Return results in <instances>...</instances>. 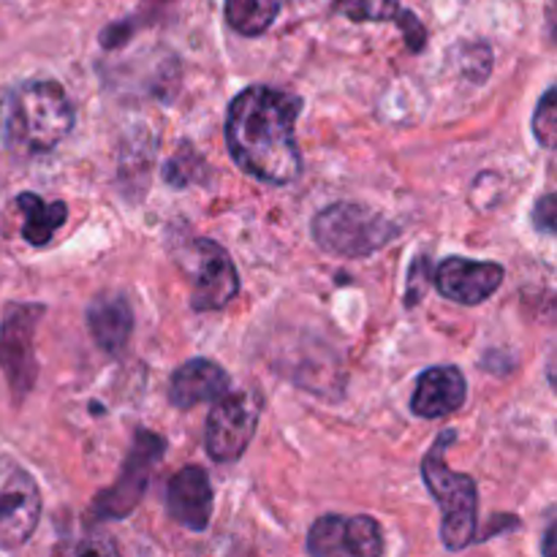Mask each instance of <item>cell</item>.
<instances>
[{"label": "cell", "instance_id": "6da1fadb", "mask_svg": "<svg viewBox=\"0 0 557 557\" xmlns=\"http://www.w3.org/2000/svg\"><path fill=\"white\" fill-rule=\"evenodd\" d=\"M302 101L267 85L245 87L226 112L228 156L250 177L267 185H288L302 174L297 117Z\"/></svg>", "mask_w": 557, "mask_h": 557}, {"label": "cell", "instance_id": "7a4b0ae2", "mask_svg": "<svg viewBox=\"0 0 557 557\" xmlns=\"http://www.w3.org/2000/svg\"><path fill=\"white\" fill-rule=\"evenodd\" d=\"M74 128V107L63 85L52 79H30L14 90L5 117V136L14 150L41 156L63 145Z\"/></svg>", "mask_w": 557, "mask_h": 557}, {"label": "cell", "instance_id": "3957f363", "mask_svg": "<svg viewBox=\"0 0 557 557\" xmlns=\"http://www.w3.org/2000/svg\"><path fill=\"white\" fill-rule=\"evenodd\" d=\"M455 430H444L433 444L430 455L422 460V479L433 493L435 504L444 511L441 520V542L451 553L471 547L476 539V511L479 493L476 482L468 473H457L446 466V446L455 444Z\"/></svg>", "mask_w": 557, "mask_h": 557}, {"label": "cell", "instance_id": "277c9868", "mask_svg": "<svg viewBox=\"0 0 557 557\" xmlns=\"http://www.w3.org/2000/svg\"><path fill=\"white\" fill-rule=\"evenodd\" d=\"M400 237V226L381 212L354 201L330 205L313 218V239L324 253L362 259Z\"/></svg>", "mask_w": 557, "mask_h": 557}, {"label": "cell", "instance_id": "5b68a950", "mask_svg": "<svg viewBox=\"0 0 557 557\" xmlns=\"http://www.w3.org/2000/svg\"><path fill=\"white\" fill-rule=\"evenodd\" d=\"M44 315V305H9L0 326V370L5 373L16 403L30 395L38 379L36 364V326Z\"/></svg>", "mask_w": 557, "mask_h": 557}, {"label": "cell", "instance_id": "8992f818", "mask_svg": "<svg viewBox=\"0 0 557 557\" xmlns=\"http://www.w3.org/2000/svg\"><path fill=\"white\" fill-rule=\"evenodd\" d=\"M163 455H166V441L161 435L150 433V430H139L128 457H125L117 482L92 500V515L101 517V520H123V517H131V511L145 498L152 468L161 462Z\"/></svg>", "mask_w": 557, "mask_h": 557}, {"label": "cell", "instance_id": "52a82bcc", "mask_svg": "<svg viewBox=\"0 0 557 557\" xmlns=\"http://www.w3.org/2000/svg\"><path fill=\"white\" fill-rule=\"evenodd\" d=\"M261 419V397L256 392H226L207 417L205 446L215 462H234L245 455Z\"/></svg>", "mask_w": 557, "mask_h": 557}, {"label": "cell", "instance_id": "ba28073f", "mask_svg": "<svg viewBox=\"0 0 557 557\" xmlns=\"http://www.w3.org/2000/svg\"><path fill=\"white\" fill-rule=\"evenodd\" d=\"M190 308L196 313L223 310L239 294V275L232 256L215 239H194L188 248Z\"/></svg>", "mask_w": 557, "mask_h": 557}, {"label": "cell", "instance_id": "9c48e42d", "mask_svg": "<svg viewBox=\"0 0 557 557\" xmlns=\"http://www.w3.org/2000/svg\"><path fill=\"white\" fill-rule=\"evenodd\" d=\"M41 490L20 462L0 457V547L16 549L36 533Z\"/></svg>", "mask_w": 557, "mask_h": 557}, {"label": "cell", "instance_id": "30bf717a", "mask_svg": "<svg viewBox=\"0 0 557 557\" xmlns=\"http://www.w3.org/2000/svg\"><path fill=\"white\" fill-rule=\"evenodd\" d=\"M308 553L315 557H379L384 553V533L368 515H324L310 528Z\"/></svg>", "mask_w": 557, "mask_h": 557}, {"label": "cell", "instance_id": "8fae6325", "mask_svg": "<svg viewBox=\"0 0 557 557\" xmlns=\"http://www.w3.org/2000/svg\"><path fill=\"white\" fill-rule=\"evenodd\" d=\"M435 288L441 297L451 299L457 305H482L493 297L504 283V267L495 261H473L462 256H449L433 272Z\"/></svg>", "mask_w": 557, "mask_h": 557}, {"label": "cell", "instance_id": "7c38bea8", "mask_svg": "<svg viewBox=\"0 0 557 557\" xmlns=\"http://www.w3.org/2000/svg\"><path fill=\"white\" fill-rule=\"evenodd\" d=\"M212 504H215V495H212V484L205 468L185 466L183 471L169 479L166 511L177 525L194 533L207 531L212 520Z\"/></svg>", "mask_w": 557, "mask_h": 557}, {"label": "cell", "instance_id": "4fadbf2b", "mask_svg": "<svg viewBox=\"0 0 557 557\" xmlns=\"http://www.w3.org/2000/svg\"><path fill=\"white\" fill-rule=\"evenodd\" d=\"M468 384L466 375L455 364H435L428 368L417 381L411 397V411L419 419H444L466 406Z\"/></svg>", "mask_w": 557, "mask_h": 557}, {"label": "cell", "instance_id": "5bb4252c", "mask_svg": "<svg viewBox=\"0 0 557 557\" xmlns=\"http://www.w3.org/2000/svg\"><path fill=\"white\" fill-rule=\"evenodd\" d=\"M232 392V375L212 359H188L180 364L169 384V400L174 408H196L201 403L221 400Z\"/></svg>", "mask_w": 557, "mask_h": 557}, {"label": "cell", "instance_id": "9a60e30c", "mask_svg": "<svg viewBox=\"0 0 557 557\" xmlns=\"http://www.w3.org/2000/svg\"><path fill=\"white\" fill-rule=\"evenodd\" d=\"M92 341L109 357H120L134 335V308L125 294H98L87 308Z\"/></svg>", "mask_w": 557, "mask_h": 557}, {"label": "cell", "instance_id": "2e32d148", "mask_svg": "<svg viewBox=\"0 0 557 557\" xmlns=\"http://www.w3.org/2000/svg\"><path fill=\"white\" fill-rule=\"evenodd\" d=\"M335 9L354 22H392L400 27L411 52H422L428 47V27L413 11L403 9L400 0H335Z\"/></svg>", "mask_w": 557, "mask_h": 557}, {"label": "cell", "instance_id": "e0dca14e", "mask_svg": "<svg viewBox=\"0 0 557 557\" xmlns=\"http://www.w3.org/2000/svg\"><path fill=\"white\" fill-rule=\"evenodd\" d=\"M16 207L25 215V226H22V237L33 245V248H44L54 239V234L63 228L65 218H69V207L65 201H44L41 196L25 194L16 196Z\"/></svg>", "mask_w": 557, "mask_h": 557}, {"label": "cell", "instance_id": "ac0fdd59", "mask_svg": "<svg viewBox=\"0 0 557 557\" xmlns=\"http://www.w3.org/2000/svg\"><path fill=\"white\" fill-rule=\"evenodd\" d=\"M288 0H226V22L239 36H261L275 25Z\"/></svg>", "mask_w": 557, "mask_h": 557}, {"label": "cell", "instance_id": "d6986e66", "mask_svg": "<svg viewBox=\"0 0 557 557\" xmlns=\"http://www.w3.org/2000/svg\"><path fill=\"white\" fill-rule=\"evenodd\" d=\"M555 131H557V101L555 87H549L539 101L536 114H533V134H536L539 145L555 147Z\"/></svg>", "mask_w": 557, "mask_h": 557}, {"label": "cell", "instance_id": "ffe728a7", "mask_svg": "<svg viewBox=\"0 0 557 557\" xmlns=\"http://www.w3.org/2000/svg\"><path fill=\"white\" fill-rule=\"evenodd\" d=\"M555 194L549 190V194H544L542 199L536 201V207H533V223H536V228L542 234H553L555 232Z\"/></svg>", "mask_w": 557, "mask_h": 557}, {"label": "cell", "instance_id": "44dd1931", "mask_svg": "<svg viewBox=\"0 0 557 557\" xmlns=\"http://www.w3.org/2000/svg\"><path fill=\"white\" fill-rule=\"evenodd\" d=\"M553 542H555V522L547 528V533H544V547H542L544 555H553Z\"/></svg>", "mask_w": 557, "mask_h": 557}]
</instances>
